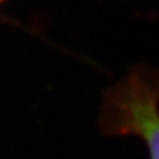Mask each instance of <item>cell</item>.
Listing matches in <instances>:
<instances>
[{
  "label": "cell",
  "mask_w": 159,
  "mask_h": 159,
  "mask_svg": "<svg viewBox=\"0 0 159 159\" xmlns=\"http://www.w3.org/2000/svg\"><path fill=\"white\" fill-rule=\"evenodd\" d=\"M102 124L112 135H137L159 159V75L135 68L107 93Z\"/></svg>",
  "instance_id": "1"
},
{
  "label": "cell",
  "mask_w": 159,
  "mask_h": 159,
  "mask_svg": "<svg viewBox=\"0 0 159 159\" xmlns=\"http://www.w3.org/2000/svg\"><path fill=\"white\" fill-rule=\"evenodd\" d=\"M0 2H3V0H0Z\"/></svg>",
  "instance_id": "2"
}]
</instances>
